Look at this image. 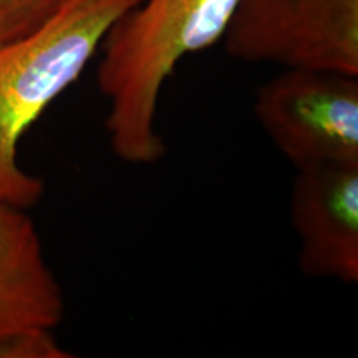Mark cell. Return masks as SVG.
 <instances>
[{
  "mask_svg": "<svg viewBox=\"0 0 358 358\" xmlns=\"http://www.w3.org/2000/svg\"><path fill=\"white\" fill-rule=\"evenodd\" d=\"M237 0H141L111 25L98 50L96 85L116 158L134 166L166 155L159 98L182 58L222 40Z\"/></svg>",
  "mask_w": 358,
  "mask_h": 358,
  "instance_id": "obj_1",
  "label": "cell"
},
{
  "mask_svg": "<svg viewBox=\"0 0 358 358\" xmlns=\"http://www.w3.org/2000/svg\"><path fill=\"white\" fill-rule=\"evenodd\" d=\"M222 42L245 64L358 75V0H237Z\"/></svg>",
  "mask_w": 358,
  "mask_h": 358,
  "instance_id": "obj_4",
  "label": "cell"
},
{
  "mask_svg": "<svg viewBox=\"0 0 358 358\" xmlns=\"http://www.w3.org/2000/svg\"><path fill=\"white\" fill-rule=\"evenodd\" d=\"M53 332H30L0 337V358H69Z\"/></svg>",
  "mask_w": 358,
  "mask_h": 358,
  "instance_id": "obj_8",
  "label": "cell"
},
{
  "mask_svg": "<svg viewBox=\"0 0 358 358\" xmlns=\"http://www.w3.org/2000/svg\"><path fill=\"white\" fill-rule=\"evenodd\" d=\"M254 116L297 171L358 164V75L282 69L257 88Z\"/></svg>",
  "mask_w": 358,
  "mask_h": 358,
  "instance_id": "obj_3",
  "label": "cell"
},
{
  "mask_svg": "<svg viewBox=\"0 0 358 358\" xmlns=\"http://www.w3.org/2000/svg\"><path fill=\"white\" fill-rule=\"evenodd\" d=\"M141 0H65L42 27L0 45V203L29 211L43 181L19 163V145L45 110L82 77L106 34Z\"/></svg>",
  "mask_w": 358,
  "mask_h": 358,
  "instance_id": "obj_2",
  "label": "cell"
},
{
  "mask_svg": "<svg viewBox=\"0 0 358 358\" xmlns=\"http://www.w3.org/2000/svg\"><path fill=\"white\" fill-rule=\"evenodd\" d=\"M60 282L25 209L0 203V337L53 332L64 322Z\"/></svg>",
  "mask_w": 358,
  "mask_h": 358,
  "instance_id": "obj_6",
  "label": "cell"
},
{
  "mask_svg": "<svg viewBox=\"0 0 358 358\" xmlns=\"http://www.w3.org/2000/svg\"><path fill=\"white\" fill-rule=\"evenodd\" d=\"M65 0H0V45L32 34Z\"/></svg>",
  "mask_w": 358,
  "mask_h": 358,
  "instance_id": "obj_7",
  "label": "cell"
},
{
  "mask_svg": "<svg viewBox=\"0 0 358 358\" xmlns=\"http://www.w3.org/2000/svg\"><path fill=\"white\" fill-rule=\"evenodd\" d=\"M290 221L303 274L358 282V164L302 169L290 191Z\"/></svg>",
  "mask_w": 358,
  "mask_h": 358,
  "instance_id": "obj_5",
  "label": "cell"
}]
</instances>
